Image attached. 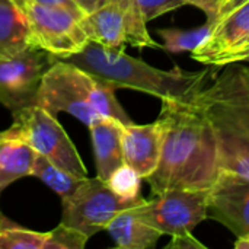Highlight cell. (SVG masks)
Returning <instances> with one entry per match:
<instances>
[{
    "instance_id": "cell-1",
    "label": "cell",
    "mask_w": 249,
    "mask_h": 249,
    "mask_svg": "<svg viewBox=\"0 0 249 249\" xmlns=\"http://www.w3.org/2000/svg\"><path fill=\"white\" fill-rule=\"evenodd\" d=\"M197 92L162 101L158 118L163 125L160 158L153 174L146 178L153 194L168 190H209L217 178L220 168L216 144L197 104Z\"/></svg>"
},
{
    "instance_id": "cell-2",
    "label": "cell",
    "mask_w": 249,
    "mask_h": 249,
    "mask_svg": "<svg viewBox=\"0 0 249 249\" xmlns=\"http://www.w3.org/2000/svg\"><path fill=\"white\" fill-rule=\"evenodd\" d=\"M197 92V104L212 130L220 171L249 179V67L222 66Z\"/></svg>"
},
{
    "instance_id": "cell-3",
    "label": "cell",
    "mask_w": 249,
    "mask_h": 249,
    "mask_svg": "<svg viewBox=\"0 0 249 249\" xmlns=\"http://www.w3.org/2000/svg\"><path fill=\"white\" fill-rule=\"evenodd\" d=\"M61 60L112 83L117 89L140 90L162 101L190 96L210 79L209 69L201 71H187L179 67L160 70L125 54L123 48H107L93 41H89L80 53Z\"/></svg>"
},
{
    "instance_id": "cell-4",
    "label": "cell",
    "mask_w": 249,
    "mask_h": 249,
    "mask_svg": "<svg viewBox=\"0 0 249 249\" xmlns=\"http://www.w3.org/2000/svg\"><path fill=\"white\" fill-rule=\"evenodd\" d=\"M136 209L150 226L172 236L168 248H203L193 232L209 217V190H168Z\"/></svg>"
},
{
    "instance_id": "cell-5",
    "label": "cell",
    "mask_w": 249,
    "mask_h": 249,
    "mask_svg": "<svg viewBox=\"0 0 249 249\" xmlns=\"http://www.w3.org/2000/svg\"><path fill=\"white\" fill-rule=\"evenodd\" d=\"M96 77L61 58H55L44 71L34 105L57 115L67 112L85 125L93 124L101 115L93 108Z\"/></svg>"
},
{
    "instance_id": "cell-6",
    "label": "cell",
    "mask_w": 249,
    "mask_h": 249,
    "mask_svg": "<svg viewBox=\"0 0 249 249\" xmlns=\"http://www.w3.org/2000/svg\"><path fill=\"white\" fill-rule=\"evenodd\" d=\"M13 125L7 128V137L23 140L58 168L76 177L88 178V169L77 149L55 115L38 105H31L13 112Z\"/></svg>"
},
{
    "instance_id": "cell-7",
    "label": "cell",
    "mask_w": 249,
    "mask_h": 249,
    "mask_svg": "<svg viewBox=\"0 0 249 249\" xmlns=\"http://www.w3.org/2000/svg\"><path fill=\"white\" fill-rule=\"evenodd\" d=\"M143 201V197L139 200L120 197L98 177L86 178L73 194L63 198L61 223L92 238L101 231H107V226L118 213Z\"/></svg>"
},
{
    "instance_id": "cell-8",
    "label": "cell",
    "mask_w": 249,
    "mask_h": 249,
    "mask_svg": "<svg viewBox=\"0 0 249 249\" xmlns=\"http://www.w3.org/2000/svg\"><path fill=\"white\" fill-rule=\"evenodd\" d=\"M23 13L29 22L34 47L50 53L55 58L77 54L90 41L82 20L66 9L28 1Z\"/></svg>"
},
{
    "instance_id": "cell-9",
    "label": "cell",
    "mask_w": 249,
    "mask_h": 249,
    "mask_svg": "<svg viewBox=\"0 0 249 249\" xmlns=\"http://www.w3.org/2000/svg\"><path fill=\"white\" fill-rule=\"evenodd\" d=\"M54 57L39 48H29L12 57L0 55V104L13 112L34 105L44 71Z\"/></svg>"
},
{
    "instance_id": "cell-10",
    "label": "cell",
    "mask_w": 249,
    "mask_h": 249,
    "mask_svg": "<svg viewBox=\"0 0 249 249\" xmlns=\"http://www.w3.org/2000/svg\"><path fill=\"white\" fill-rule=\"evenodd\" d=\"M209 216L232 231L236 238L249 235V179L219 171L209 188Z\"/></svg>"
},
{
    "instance_id": "cell-11",
    "label": "cell",
    "mask_w": 249,
    "mask_h": 249,
    "mask_svg": "<svg viewBox=\"0 0 249 249\" xmlns=\"http://www.w3.org/2000/svg\"><path fill=\"white\" fill-rule=\"evenodd\" d=\"M123 158L124 163L131 166L143 179L153 174L159 163L163 125L159 120L152 124L137 125L134 123L123 124Z\"/></svg>"
},
{
    "instance_id": "cell-12",
    "label": "cell",
    "mask_w": 249,
    "mask_h": 249,
    "mask_svg": "<svg viewBox=\"0 0 249 249\" xmlns=\"http://www.w3.org/2000/svg\"><path fill=\"white\" fill-rule=\"evenodd\" d=\"M249 35V0L219 18L209 38L191 53V57L207 66H217L220 58Z\"/></svg>"
},
{
    "instance_id": "cell-13",
    "label": "cell",
    "mask_w": 249,
    "mask_h": 249,
    "mask_svg": "<svg viewBox=\"0 0 249 249\" xmlns=\"http://www.w3.org/2000/svg\"><path fill=\"white\" fill-rule=\"evenodd\" d=\"M96 159V177L108 181L111 174L124 163L123 158V124L112 118L101 117L89 125Z\"/></svg>"
},
{
    "instance_id": "cell-14",
    "label": "cell",
    "mask_w": 249,
    "mask_h": 249,
    "mask_svg": "<svg viewBox=\"0 0 249 249\" xmlns=\"http://www.w3.org/2000/svg\"><path fill=\"white\" fill-rule=\"evenodd\" d=\"M82 26L89 39L107 48H123L125 41L124 13L118 0H108L104 6L86 15Z\"/></svg>"
},
{
    "instance_id": "cell-15",
    "label": "cell",
    "mask_w": 249,
    "mask_h": 249,
    "mask_svg": "<svg viewBox=\"0 0 249 249\" xmlns=\"http://www.w3.org/2000/svg\"><path fill=\"white\" fill-rule=\"evenodd\" d=\"M137 207V206H136ZM127 209L118 213L107 226L108 233L118 248L147 249L156 245L162 233L150 226L137 212V209Z\"/></svg>"
},
{
    "instance_id": "cell-16",
    "label": "cell",
    "mask_w": 249,
    "mask_h": 249,
    "mask_svg": "<svg viewBox=\"0 0 249 249\" xmlns=\"http://www.w3.org/2000/svg\"><path fill=\"white\" fill-rule=\"evenodd\" d=\"M35 48L25 13L10 0H0V55L12 57Z\"/></svg>"
},
{
    "instance_id": "cell-17",
    "label": "cell",
    "mask_w": 249,
    "mask_h": 249,
    "mask_svg": "<svg viewBox=\"0 0 249 249\" xmlns=\"http://www.w3.org/2000/svg\"><path fill=\"white\" fill-rule=\"evenodd\" d=\"M36 152L20 139L6 137L0 143V193L15 181L31 177Z\"/></svg>"
},
{
    "instance_id": "cell-18",
    "label": "cell",
    "mask_w": 249,
    "mask_h": 249,
    "mask_svg": "<svg viewBox=\"0 0 249 249\" xmlns=\"http://www.w3.org/2000/svg\"><path fill=\"white\" fill-rule=\"evenodd\" d=\"M31 177H36L38 179H41L45 185H48L61 198L73 194L77 190V187L86 179V178L76 177L61 168H58L57 165H54L51 160H48L45 156H42L39 153H36V156L34 159Z\"/></svg>"
},
{
    "instance_id": "cell-19",
    "label": "cell",
    "mask_w": 249,
    "mask_h": 249,
    "mask_svg": "<svg viewBox=\"0 0 249 249\" xmlns=\"http://www.w3.org/2000/svg\"><path fill=\"white\" fill-rule=\"evenodd\" d=\"M213 25L206 22L204 25L196 28V29H175V28H166L159 29L158 34L163 39L162 48L168 53H193L197 50L210 35Z\"/></svg>"
},
{
    "instance_id": "cell-20",
    "label": "cell",
    "mask_w": 249,
    "mask_h": 249,
    "mask_svg": "<svg viewBox=\"0 0 249 249\" xmlns=\"http://www.w3.org/2000/svg\"><path fill=\"white\" fill-rule=\"evenodd\" d=\"M123 13H124V25H125V41L127 44L139 48H162L149 34L146 28V19L142 15V10L136 0H118Z\"/></svg>"
},
{
    "instance_id": "cell-21",
    "label": "cell",
    "mask_w": 249,
    "mask_h": 249,
    "mask_svg": "<svg viewBox=\"0 0 249 249\" xmlns=\"http://www.w3.org/2000/svg\"><path fill=\"white\" fill-rule=\"evenodd\" d=\"M45 242L47 233L19 228L6 217L0 222V249H44Z\"/></svg>"
},
{
    "instance_id": "cell-22",
    "label": "cell",
    "mask_w": 249,
    "mask_h": 249,
    "mask_svg": "<svg viewBox=\"0 0 249 249\" xmlns=\"http://www.w3.org/2000/svg\"><path fill=\"white\" fill-rule=\"evenodd\" d=\"M142 181L143 178L131 166L123 163L111 174L107 184L120 197L125 200H139L142 198Z\"/></svg>"
},
{
    "instance_id": "cell-23",
    "label": "cell",
    "mask_w": 249,
    "mask_h": 249,
    "mask_svg": "<svg viewBox=\"0 0 249 249\" xmlns=\"http://www.w3.org/2000/svg\"><path fill=\"white\" fill-rule=\"evenodd\" d=\"M88 239L85 233L60 223L54 231L47 232L44 249H83Z\"/></svg>"
},
{
    "instance_id": "cell-24",
    "label": "cell",
    "mask_w": 249,
    "mask_h": 249,
    "mask_svg": "<svg viewBox=\"0 0 249 249\" xmlns=\"http://www.w3.org/2000/svg\"><path fill=\"white\" fill-rule=\"evenodd\" d=\"M146 22H150L168 12L179 9L185 4L184 0H136Z\"/></svg>"
},
{
    "instance_id": "cell-25",
    "label": "cell",
    "mask_w": 249,
    "mask_h": 249,
    "mask_svg": "<svg viewBox=\"0 0 249 249\" xmlns=\"http://www.w3.org/2000/svg\"><path fill=\"white\" fill-rule=\"evenodd\" d=\"M184 1H185V4L196 6L200 10H203L207 16V22L213 25L219 19L220 9L226 0H184Z\"/></svg>"
},
{
    "instance_id": "cell-26",
    "label": "cell",
    "mask_w": 249,
    "mask_h": 249,
    "mask_svg": "<svg viewBox=\"0 0 249 249\" xmlns=\"http://www.w3.org/2000/svg\"><path fill=\"white\" fill-rule=\"evenodd\" d=\"M249 54V35L242 41L239 42L235 48H232L228 54H225L220 61L217 63V66H225L229 63H241L244 61V58Z\"/></svg>"
},
{
    "instance_id": "cell-27",
    "label": "cell",
    "mask_w": 249,
    "mask_h": 249,
    "mask_svg": "<svg viewBox=\"0 0 249 249\" xmlns=\"http://www.w3.org/2000/svg\"><path fill=\"white\" fill-rule=\"evenodd\" d=\"M31 3H36V4H42V6H50V7H60V9H66L70 13H73L77 19H83L85 15L83 12L79 9V6L74 3V0H28ZM28 4V3H26Z\"/></svg>"
},
{
    "instance_id": "cell-28",
    "label": "cell",
    "mask_w": 249,
    "mask_h": 249,
    "mask_svg": "<svg viewBox=\"0 0 249 249\" xmlns=\"http://www.w3.org/2000/svg\"><path fill=\"white\" fill-rule=\"evenodd\" d=\"M108 0H74V3L79 6V9L83 12V15H90L101 6H104Z\"/></svg>"
},
{
    "instance_id": "cell-29",
    "label": "cell",
    "mask_w": 249,
    "mask_h": 249,
    "mask_svg": "<svg viewBox=\"0 0 249 249\" xmlns=\"http://www.w3.org/2000/svg\"><path fill=\"white\" fill-rule=\"evenodd\" d=\"M245 1H248V0H226V1L223 3L222 9H220V15H219V18H222L223 15H228L229 12L235 10L236 7H239V6H241V4H244Z\"/></svg>"
},
{
    "instance_id": "cell-30",
    "label": "cell",
    "mask_w": 249,
    "mask_h": 249,
    "mask_svg": "<svg viewBox=\"0 0 249 249\" xmlns=\"http://www.w3.org/2000/svg\"><path fill=\"white\" fill-rule=\"evenodd\" d=\"M235 248L236 249H249V235L238 236L235 241Z\"/></svg>"
},
{
    "instance_id": "cell-31",
    "label": "cell",
    "mask_w": 249,
    "mask_h": 249,
    "mask_svg": "<svg viewBox=\"0 0 249 249\" xmlns=\"http://www.w3.org/2000/svg\"><path fill=\"white\" fill-rule=\"evenodd\" d=\"M18 9H20L22 12H25V9H26V1L25 0H10Z\"/></svg>"
},
{
    "instance_id": "cell-32",
    "label": "cell",
    "mask_w": 249,
    "mask_h": 249,
    "mask_svg": "<svg viewBox=\"0 0 249 249\" xmlns=\"http://www.w3.org/2000/svg\"><path fill=\"white\" fill-rule=\"evenodd\" d=\"M7 137V130H4V131H0V143L4 140Z\"/></svg>"
},
{
    "instance_id": "cell-33",
    "label": "cell",
    "mask_w": 249,
    "mask_h": 249,
    "mask_svg": "<svg viewBox=\"0 0 249 249\" xmlns=\"http://www.w3.org/2000/svg\"><path fill=\"white\" fill-rule=\"evenodd\" d=\"M244 61H249V54L245 57V58H244Z\"/></svg>"
},
{
    "instance_id": "cell-34",
    "label": "cell",
    "mask_w": 249,
    "mask_h": 249,
    "mask_svg": "<svg viewBox=\"0 0 249 249\" xmlns=\"http://www.w3.org/2000/svg\"><path fill=\"white\" fill-rule=\"evenodd\" d=\"M3 220V216H1V213H0V222Z\"/></svg>"
},
{
    "instance_id": "cell-35",
    "label": "cell",
    "mask_w": 249,
    "mask_h": 249,
    "mask_svg": "<svg viewBox=\"0 0 249 249\" xmlns=\"http://www.w3.org/2000/svg\"><path fill=\"white\" fill-rule=\"evenodd\" d=\"M25 1H26V3H28V0H25Z\"/></svg>"
}]
</instances>
